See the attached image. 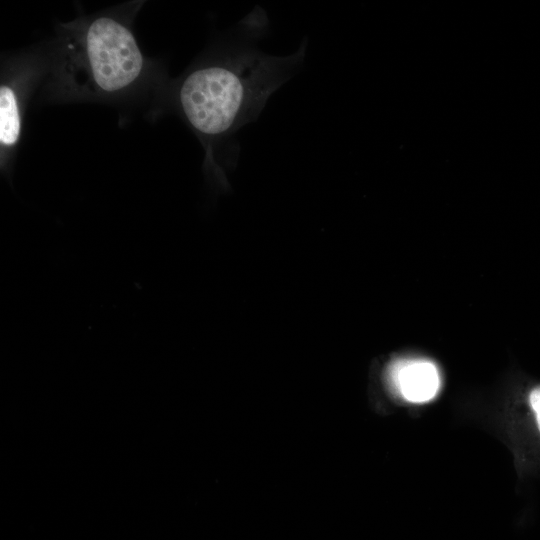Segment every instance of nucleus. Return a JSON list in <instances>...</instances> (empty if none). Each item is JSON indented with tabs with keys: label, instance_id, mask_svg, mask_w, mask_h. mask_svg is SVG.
<instances>
[{
	"label": "nucleus",
	"instance_id": "nucleus-1",
	"mask_svg": "<svg viewBox=\"0 0 540 540\" xmlns=\"http://www.w3.org/2000/svg\"><path fill=\"white\" fill-rule=\"evenodd\" d=\"M241 25L239 41L227 56L192 70L179 88L185 118L211 140L230 137L255 121L270 96L299 70L306 54V38L288 56L260 51L256 42L265 33L268 19L259 7Z\"/></svg>",
	"mask_w": 540,
	"mask_h": 540
},
{
	"label": "nucleus",
	"instance_id": "nucleus-2",
	"mask_svg": "<svg viewBox=\"0 0 540 540\" xmlns=\"http://www.w3.org/2000/svg\"><path fill=\"white\" fill-rule=\"evenodd\" d=\"M86 54L97 86L106 92L119 91L139 76L143 58L130 30L118 21L101 17L87 29Z\"/></svg>",
	"mask_w": 540,
	"mask_h": 540
},
{
	"label": "nucleus",
	"instance_id": "nucleus-3",
	"mask_svg": "<svg viewBox=\"0 0 540 540\" xmlns=\"http://www.w3.org/2000/svg\"><path fill=\"white\" fill-rule=\"evenodd\" d=\"M392 387L409 402L423 403L433 399L440 387V376L428 360H397L388 369Z\"/></svg>",
	"mask_w": 540,
	"mask_h": 540
},
{
	"label": "nucleus",
	"instance_id": "nucleus-4",
	"mask_svg": "<svg viewBox=\"0 0 540 540\" xmlns=\"http://www.w3.org/2000/svg\"><path fill=\"white\" fill-rule=\"evenodd\" d=\"M20 115L17 99L12 88H0V142L2 146L14 145L20 135Z\"/></svg>",
	"mask_w": 540,
	"mask_h": 540
},
{
	"label": "nucleus",
	"instance_id": "nucleus-5",
	"mask_svg": "<svg viewBox=\"0 0 540 540\" xmlns=\"http://www.w3.org/2000/svg\"><path fill=\"white\" fill-rule=\"evenodd\" d=\"M530 407L535 415L538 429L540 431V386L535 387L529 394Z\"/></svg>",
	"mask_w": 540,
	"mask_h": 540
}]
</instances>
